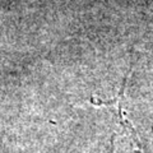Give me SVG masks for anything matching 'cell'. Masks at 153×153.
Returning a JSON list of instances; mask_svg holds the SVG:
<instances>
[{"instance_id":"cell-1","label":"cell","mask_w":153,"mask_h":153,"mask_svg":"<svg viewBox=\"0 0 153 153\" xmlns=\"http://www.w3.org/2000/svg\"><path fill=\"white\" fill-rule=\"evenodd\" d=\"M124 85L119 93V97L115 101H101L114 107L112 111L115 114V120L117 124L116 135L114 139V153H143L135 130H134L131 123L128 120L125 108H124Z\"/></svg>"}]
</instances>
